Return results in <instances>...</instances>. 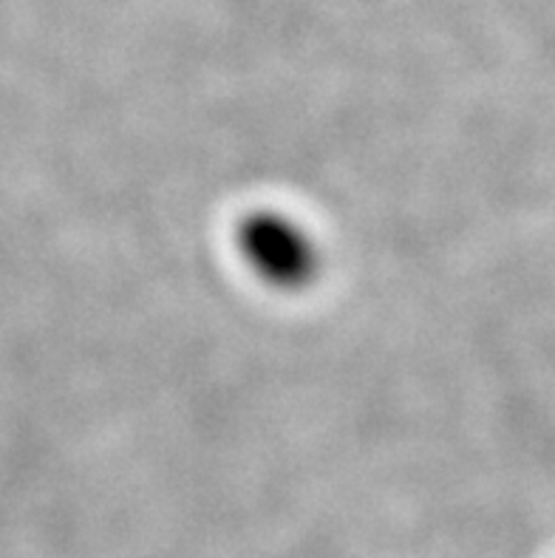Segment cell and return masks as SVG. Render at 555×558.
<instances>
[]
</instances>
